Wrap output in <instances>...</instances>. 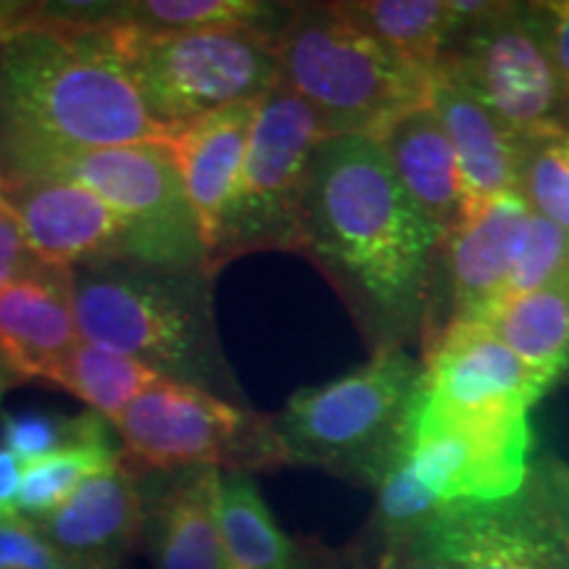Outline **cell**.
<instances>
[{"label":"cell","instance_id":"1","mask_svg":"<svg viewBox=\"0 0 569 569\" xmlns=\"http://www.w3.org/2000/svg\"><path fill=\"white\" fill-rule=\"evenodd\" d=\"M440 234L398 184L369 134L319 142L296 253L330 280L375 351L422 346Z\"/></svg>","mask_w":569,"mask_h":569},{"label":"cell","instance_id":"2","mask_svg":"<svg viewBox=\"0 0 569 569\" xmlns=\"http://www.w3.org/2000/svg\"><path fill=\"white\" fill-rule=\"evenodd\" d=\"M111 24H74L30 3L0 42V184L32 177L56 156L117 146H167L122 61Z\"/></svg>","mask_w":569,"mask_h":569},{"label":"cell","instance_id":"3","mask_svg":"<svg viewBox=\"0 0 569 569\" xmlns=\"http://www.w3.org/2000/svg\"><path fill=\"white\" fill-rule=\"evenodd\" d=\"M213 277L98 261L71 269L74 315L84 343L132 356L163 380L248 407L219 343Z\"/></svg>","mask_w":569,"mask_h":569},{"label":"cell","instance_id":"4","mask_svg":"<svg viewBox=\"0 0 569 569\" xmlns=\"http://www.w3.org/2000/svg\"><path fill=\"white\" fill-rule=\"evenodd\" d=\"M274 51L280 84L317 113L327 138H375L430 96L432 74L369 38L338 3H296Z\"/></svg>","mask_w":569,"mask_h":569},{"label":"cell","instance_id":"5","mask_svg":"<svg viewBox=\"0 0 569 569\" xmlns=\"http://www.w3.org/2000/svg\"><path fill=\"white\" fill-rule=\"evenodd\" d=\"M419 377L417 356L386 348L325 386L296 390L272 417L288 467H319L375 488L401 443Z\"/></svg>","mask_w":569,"mask_h":569},{"label":"cell","instance_id":"6","mask_svg":"<svg viewBox=\"0 0 569 569\" xmlns=\"http://www.w3.org/2000/svg\"><path fill=\"white\" fill-rule=\"evenodd\" d=\"M109 38L142 106L167 132L224 106L259 101L280 82L277 34L256 30L151 32L117 21L109 27Z\"/></svg>","mask_w":569,"mask_h":569},{"label":"cell","instance_id":"7","mask_svg":"<svg viewBox=\"0 0 569 569\" xmlns=\"http://www.w3.org/2000/svg\"><path fill=\"white\" fill-rule=\"evenodd\" d=\"M325 138L317 113L284 84L261 96L243 172L209 256L213 277L246 253L296 251L309 167Z\"/></svg>","mask_w":569,"mask_h":569},{"label":"cell","instance_id":"8","mask_svg":"<svg viewBox=\"0 0 569 569\" xmlns=\"http://www.w3.org/2000/svg\"><path fill=\"white\" fill-rule=\"evenodd\" d=\"M111 427L134 472L217 467L253 475L288 467L272 417L172 380L134 398Z\"/></svg>","mask_w":569,"mask_h":569},{"label":"cell","instance_id":"9","mask_svg":"<svg viewBox=\"0 0 569 569\" xmlns=\"http://www.w3.org/2000/svg\"><path fill=\"white\" fill-rule=\"evenodd\" d=\"M27 180L77 182L109 203L130 230L134 264L209 272L201 227L167 146L151 142L63 153L42 163Z\"/></svg>","mask_w":569,"mask_h":569},{"label":"cell","instance_id":"10","mask_svg":"<svg viewBox=\"0 0 569 569\" xmlns=\"http://www.w3.org/2000/svg\"><path fill=\"white\" fill-rule=\"evenodd\" d=\"M480 98L519 140L559 130L565 111L540 3H496L457 34L438 63Z\"/></svg>","mask_w":569,"mask_h":569},{"label":"cell","instance_id":"11","mask_svg":"<svg viewBox=\"0 0 569 569\" xmlns=\"http://www.w3.org/2000/svg\"><path fill=\"white\" fill-rule=\"evenodd\" d=\"M417 407L436 417L532 409L549 393L488 322H457L422 348Z\"/></svg>","mask_w":569,"mask_h":569},{"label":"cell","instance_id":"12","mask_svg":"<svg viewBox=\"0 0 569 569\" xmlns=\"http://www.w3.org/2000/svg\"><path fill=\"white\" fill-rule=\"evenodd\" d=\"M530 206L519 190L496 198L448 230L438 243L432 274L430 330L422 348L457 322H478L507 296V282Z\"/></svg>","mask_w":569,"mask_h":569},{"label":"cell","instance_id":"13","mask_svg":"<svg viewBox=\"0 0 569 569\" xmlns=\"http://www.w3.org/2000/svg\"><path fill=\"white\" fill-rule=\"evenodd\" d=\"M401 553H430L459 569H569L528 488L507 501L448 507Z\"/></svg>","mask_w":569,"mask_h":569},{"label":"cell","instance_id":"14","mask_svg":"<svg viewBox=\"0 0 569 569\" xmlns=\"http://www.w3.org/2000/svg\"><path fill=\"white\" fill-rule=\"evenodd\" d=\"M0 201L17 217L42 264L77 269L98 261H130L127 222L96 193L67 180L0 184Z\"/></svg>","mask_w":569,"mask_h":569},{"label":"cell","instance_id":"15","mask_svg":"<svg viewBox=\"0 0 569 569\" xmlns=\"http://www.w3.org/2000/svg\"><path fill=\"white\" fill-rule=\"evenodd\" d=\"M217 467L138 472L142 538L153 569H224L217 525Z\"/></svg>","mask_w":569,"mask_h":569},{"label":"cell","instance_id":"16","mask_svg":"<svg viewBox=\"0 0 569 569\" xmlns=\"http://www.w3.org/2000/svg\"><path fill=\"white\" fill-rule=\"evenodd\" d=\"M34 530L61 559L122 567V559L142 538L138 472L122 457L84 480L53 515L40 519Z\"/></svg>","mask_w":569,"mask_h":569},{"label":"cell","instance_id":"17","mask_svg":"<svg viewBox=\"0 0 569 569\" xmlns=\"http://www.w3.org/2000/svg\"><path fill=\"white\" fill-rule=\"evenodd\" d=\"M427 101L438 113L457 153L461 219L475 217L490 201L517 190L522 140L480 98H475L465 84L438 67L432 71Z\"/></svg>","mask_w":569,"mask_h":569},{"label":"cell","instance_id":"18","mask_svg":"<svg viewBox=\"0 0 569 569\" xmlns=\"http://www.w3.org/2000/svg\"><path fill=\"white\" fill-rule=\"evenodd\" d=\"M259 101L224 106L169 132L167 148L174 156L184 193L201 227L206 264H209L224 211L243 172Z\"/></svg>","mask_w":569,"mask_h":569},{"label":"cell","instance_id":"19","mask_svg":"<svg viewBox=\"0 0 569 569\" xmlns=\"http://www.w3.org/2000/svg\"><path fill=\"white\" fill-rule=\"evenodd\" d=\"M80 343L71 269L40 264L0 293V348L24 380L51 382Z\"/></svg>","mask_w":569,"mask_h":569},{"label":"cell","instance_id":"20","mask_svg":"<svg viewBox=\"0 0 569 569\" xmlns=\"http://www.w3.org/2000/svg\"><path fill=\"white\" fill-rule=\"evenodd\" d=\"M398 184L440 238L461 219V177L457 153L430 101L396 117L375 134Z\"/></svg>","mask_w":569,"mask_h":569},{"label":"cell","instance_id":"21","mask_svg":"<svg viewBox=\"0 0 569 569\" xmlns=\"http://www.w3.org/2000/svg\"><path fill=\"white\" fill-rule=\"evenodd\" d=\"M549 390L569 369V272L530 293L503 298L486 319Z\"/></svg>","mask_w":569,"mask_h":569},{"label":"cell","instance_id":"22","mask_svg":"<svg viewBox=\"0 0 569 569\" xmlns=\"http://www.w3.org/2000/svg\"><path fill=\"white\" fill-rule=\"evenodd\" d=\"M338 9L369 38L427 74L438 69L465 30L457 0H348Z\"/></svg>","mask_w":569,"mask_h":569},{"label":"cell","instance_id":"23","mask_svg":"<svg viewBox=\"0 0 569 569\" xmlns=\"http://www.w3.org/2000/svg\"><path fill=\"white\" fill-rule=\"evenodd\" d=\"M217 525L224 569H303L306 549L284 536L248 472L219 475Z\"/></svg>","mask_w":569,"mask_h":569},{"label":"cell","instance_id":"24","mask_svg":"<svg viewBox=\"0 0 569 569\" xmlns=\"http://www.w3.org/2000/svg\"><path fill=\"white\" fill-rule=\"evenodd\" d=\"M290 11V3L264 0H138L122 3V21L151 32L256 30L280 34Z\"/></svg>","mask_w":569,"mask_h":569},{"label":"cell","instance_id":"25","mask_svg":"<svg viewBox=\"0 0 569 569\" xmlns=\"http://www.w3.org/2000/svg\"><path fill=\"white\" fill-rule=\"evenodd\" d=\"M161 380V375H156L151 367L140 365L132 356L109 351V348L82 340L51 382L69 390L71 396L82 398L90 411H96V415H101L113 425L134 398L151 390Z\"/></svg>","mask_w":569,"mask_h":569},{"label":"cell","instance_id":"26","mask_svg":"<svg viewBox=\"0 0 569 569\" xmlns=\"http://www.w3.org/2000/svg\"><path fill=\"white\" fill-rule=\"evenodd\" d=\"M122 453L124 451L113 446L111 425H106L51 457L27 465L24 478H21L19 519L38 525L40 519L53 515L84 480L117 465Z\"/></svg>","mask_w":569,"mask_h":569},{"label":"cell","instance_id":"27","mask_svg":"<svg viewBox=\"0 0 569 569\" xmlns=\"http://www.w3.org/2000/svg\"><path fill=\"white\" fill-rule=\"evenodd\" d=\"M517 190L532 211L569 232V130L522 140Z\"/></svg>","mask_w":569,"mask_h":569},{"label":"cell","instance_id":"28","mask_svg":"<svg viewBox=\"0 0 569 569\" xmlns=\"http://www.w3.org/2000/svg\"><path fill=\"white\" fill-rule=\"evenodd\" d=\"M106 425H111L109 419L96 415V411L67 417L56 415V411L0 409V446L9 448L13 457L27 467L92 436Z\"/></svg>","mask_w":569,"mask_h":569},{"label":"cell","instance_id":"29","mask_svg":"<svg viewBox=\"0 0 569 569\" xmlns=\"http://www.w3.org/2000/svg\"><path fill=\"white\" fill-rule=\"evenodd\" d=\"M569 272V232L530 209L511 267L507 296H522L543 288Z\"/></svg>","mask_w":569,"mask_h":569},{"label":"cell","instance_id":"30","mask_svg":"<svg viewBox=\"0 0 569 569\" xmlns=\"http://www.w3.org/2000/svg\"><path fill=\"white\" fill-rule=\"evenodd\" d=\"M528 490L536 501L540 515H543L546 525H549L553 538L565 549L569 559V465L559 457L532 459V472Z\"/></svg>","mask_w":569,"mask_h":569},{"label":"cell","instance_id":"31","mask_svg":"<svg viewBox=\"0 0 569 569\" xmlns=\"http://www.w3.org/2000/svg\"><path fill=\"white\" fill-rule=\"evenodd\" d=\"M59 559L34 525L0 522V569H51Z\"/></svg>","mask_w":569,"mask_h":569},{"label":"cell","instance_id":"32","mask_svg":"<svg viewBox=\"0 0 569 569\" xmlns=\"http://www.w3.org/2000/svg\"><path fill=\"white\" fill-rule=\"evenodd\" d=\"M40 264L42 261L30 251L24 234H21L17 217L0 201V293Z\"/></svg>","mask_w":569,"mask_h":569},{"label":"cell","instance_id":"33","mask_svg":"<svg viewBox=\"0 0 569 569\" xmlns=\"http://www.w3.org/2000/svg\"><path fill=\"white\" fill-rule=\"evenodd\" d=\"M540 11L546 19L553 67H557L565 101L569 106V0H546V3H540Z\"/></svg>","mask_w":569,"mask_h":569},{"label":"cell","instance_id":"34","mask_svg":"<svg viewBox=\"0 0 569 569\" xmlns=\"http://www.w3.org/2000/svg\"><path fill=\"white\" fill-rule=\"evenodd\" d=\"M24 465L13 457L9 448L0 446V522H17L19 519V493Z\"/></svg>","mask_w":569,"mask_h":569},{"label":"cell","instance_id":"35","mask_svg":"<svg viewBox=\"0 0 569 569\" xmlns=\"http://www.w3.org/2000/svg\"><path fill=\"white\" fill-rule=\"evenodd\" d=\"M375 569H459L451 561L430 557V553H398V557L382 561Z\"/></svg>","mask_w":569,"mask_h":569},{"label":"cell","instance_id":"36","mask_svg":"<svg viewBox=\"0 0 569 569\" xmlns=\"http://www.w3.org/2000/svg\"><path fill=\"white\" fill-rule=\"evenodd\" d=\"M21 382H27V380L19 375V369L11 365V359L6 356L3 348H0V398L9 393L11 388L21 386Z\"/></svg>","mask_w":569,"mask_h":569},{"label":"cell","instance_id":"37","mask_svg":"<svg viewBox=\"0 0 569 569\" xmlns=\"http://www.w3.org/2000/svg\"><path fill=\"white\" fill-rule=\"evenodd\" d=\"M303 569H353V561H351V565H343V561H338L332 557H322V553L309 551V553H306Z\"/></svg>","mask_w":569,"mask_h":569},{"label":"cell","instance_id":"38","mask_svg":"<svg viewBox=\"0 0 569 569\" xmlns=\"http://www.w3.org/2000/svg\"><path fill=\"white\" fill-rule=\"evenodd\" d=\"M51 569H122V567H103V565H84V561L59 559Z\"/></svg>","mask_w":569,"mask_h":569}]
</instances>
